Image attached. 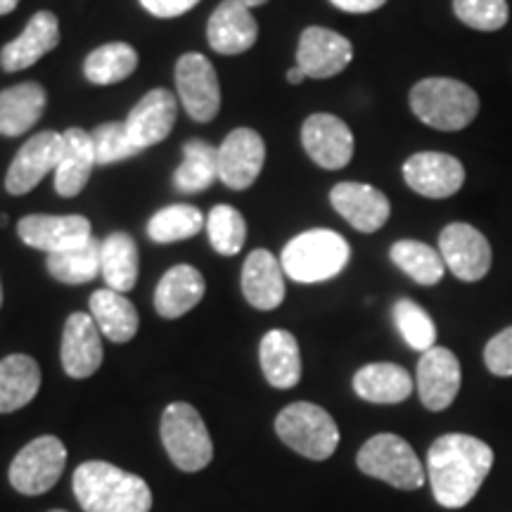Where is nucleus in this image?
<instances>
[{
	"instance_id": "e433bc0d",
	"label": "nucleus",
	"mask_w": 512,
	"mask_h": 512,
	"mask_svg": "<svg viewBox=\"0 0 512 512\" xmlns=\"http://www.w3.org/2000/svg\"><path fill=\"white\" fill-rule=\"evenodd\" d=\"M207 233L209 242L216 252L223 256L240 254L247 240V223L245 216L230 204H219L209 211L207 216Z\"/></svg>"
},
{
	"instance_id": "4c0bfd02",
	"label": "nucleus",
	"mask_w": 512,
	"mask_h": 512,
	"mask_svg": "<svg viewBox=\"0 0 512 512\" xmlns=\"http://www.w3.org/2000/svg\"><path fill=\"white\" fill-rule=\"evenodd\" d=\"M392 313L396 328H399L401 337L406 339L408 347L422 351V354L437 347V325H434L432 316L420 304H415L413 299H399Z\"/></svg>"
},
{
	"instance_id": "f3484780",
	"label": "nucleus",
	"mask_w": 512,
	"mask_h": 512,
	"mask_svg": "<svg viewBox=\"0 0 512 512\" xmlns=\"http://www.w3.org/2000/svg\"><path fill=\"white\" fill-rule=\"evenodd\" d=\"M266 162L264 138L252 128H235L219 150V178L230 190H247Z\"/></svg>"
},
{
	"instance_id": "2eb2a0df",
	"label": "nucleus",
	"mask_w": 512,
	"mask_h": 512,
	"mask_svg": "<svg viewBox=\"0 0 512 512\" xmlns=\"http://www.w3.org/2000/svg\"><path fill=\"white\" fill-rule=\"evenodd\" d=\"M330 204L358 233H377L392 216V204L387 195L368 183H337L330 190Z\"/></svg>"
},
{
	"instance_id": "ea45409f",
	"label": "nucleus",
	"mask_w": 512,
	"mask_h": 512,
	"mask_svg": "<svg viewBox=\"0 0 512 512\" xmlns=\"http://www.w3.org/2000/svg\"><path fill=\"white\" fill-rule=\"evenodd\" d=\"M93 138V150H95V162L107 166L124 162V159L138 155V147L131 143L128 138L126 124H117V121H110V124H100L91 133Z\"/></svg>"
},
{
	"instance_id": "79ce46f5",
	"label": "nucleus",
	"mask_w": 512,
	"mask_h": 512,
	"mask_svg": "<svg viewBox=\"0 0 512 512\" xmlns=\"http://www.w3.org/2000/svg\"><path fill=\"white\" fill-rule=\"evenodd\" d=\"M200 0H140V5L150 12V15L171 19L181 17L185 12H190Z\"/></svg>"
},
{
	"instance_id": "423d86ee",
	"label": "nucleus",
	"mask_w": 512,
	"mask_h": 512,
	"mask_svg": "<svg viewBox=\"0 0 512 512\" xmlns=\"http://www.w3.org/2000/svg\"><path fill=\"white\" fill-rule=\"evenodd\" d=\"M356 463L363 475L382 479L396 489L413 491L425 484L427 472L422 470L413 446L399 434L384 432L370 437L358 451Z\"/></svg>"
},
{
	"instance_id": "5701e85b",
	"label": "nucleus",
	"mask_w": 512,
	"mask_h": 512,
	"mask_svg": "<svg viewBox=\"0 0 512 512\" xmlns=\"http://www.w3.org/2000/svg\"><path fill=\"white\" fill-rule=\"evenodd\" d=\"M242 292L254 309L273 311L285 299V271L268 249H254L242 268Z\"/></svg>"
},
{
	"instance_id": "393cba45",
	"label": "nucleus",
	"mask_w": 512,
	"mask_h": 512,
	"mask_svg": "<svg viewBox=\"0 0 512 512\" xmlns=\"http://www.w3.org/2000/svg\"><path fill=\"white\" fill-rule=\"evenodd\" d=\"M48 105L41 83H17L0 91V136H22L38 124Z\"/></svg>"
},
{
	"instance_id": "7c9ffc66",
	"label": "nucleus",
	"mask_w": 512,
	"mask_h": 512,
	"mask_svg": "<svg viewBox=\"0 0 512 512\" xmlns=\"http://www.w3.org/2000/svg\"><path fill=\"white\" fill-rule=\"evenodd\" d=\"M102 278L114 292H131L138 283L140 254L136 240L128 233H112L100 242Z\"/></svg>"
},
{
	"instance_id": "4be33fe9",
	"label": "nucleus",
	"mask_w": 512,
	"mask_h": 512,
	"mask_svg": "<svg viewBox=\"0 0 512 512\" xmlns=\"http://www.w3.org/2000/svg\"><path fill=\"white\" fill-rule=\"evenodd\" d=\"M209 46L221 55H240L247 53L259 38V27L247 5L240 0H223V3L211 12L207 24Z\"/></svg>"
},
{
	"instance_id": "0eeeda50",
	"label": "nucleus",
	"mask_w": 512,
	"mask_h": 512,
	"mask_svg": "<svg viewBox=\"0 0 512 512\" xmlns=\"http://www.w3.org/2000/svg\"><path fill=\"white\" fill-rule=\"evenodd\" d=\"M162 441L171 463L183 472H200L214 458L209 430L190 403L176 401L162 415Z\"/></svg>"
},
{
	"instance_id": "a18cd8bd",
	"label": "nucleus",
	"mask_w": 512,
	"mask_h": 512,
	"mask_svg": "<svg viewBox=\"0 0 512 512\" xmlns=\"http://www.w3.org/2000/svg\"><path fill=\"white\" fill-rule=\"evenodd\" d=\"M19 0H0V15H10L17 8Z\"/></svg>"
},
{
	"instance_id": "09e8293b",
	"label": "nucleus",
	"mask_w": 512,
	"mask_h": 512,
	"mask_svg": "<svg viewBox=\"0 0 512 512\" xmlns=\"http://www.w3.org/2000/svg\"><path fill=\"white\" fill-rule=\"evenodd\" d=\"M50 512H67V510H50Z\"/></svg>"
},
{
	"instance_id": "f8f14e48",
	"label": "nucleus",
	"mask_w": 512,
	"mask_h": 512,
	"mask_svg": "<svg viewBox=\"0 0 512 512\" xmlns=\"http://www.w3.org/2000/svg\"><path fill=\"white\" fill-rule=\"evenodd\" d=\"M403 181L427 200H448L465 185V166L446 152H415L403 162Z\"/></svg>"
},
{
	"instance_id": "dca6fc26",
	"label": "nucleus",
	"mask_w": 512,
	"mask_h": 512,
	"mask_svg": "<svg viewBox=\"0 0 512 512\" xmlns=\"http://www.w3.org/2000/svg\"><path fill=\"white\" fill-rule=\"evenodd\" d=\"M17 235L24 245L41 249V252L57 254L67 252L91 240V221L86 216H50V214H31L17 223Z\"/></svg>"
},
{
	"instance_id": "1a4fd4ad",
	"label": "nucleus",
	"mask_w": 512,
	"mask_h": 512,
	"mask_svg": "<svg viewBox=\"0 0 512 512\" xmlns=\"http://www.w3.org/2000/svg\"><path fill=\"white\" fill-rule=\"evenodd\" d=\"M439 254L453 278L479 283L494 264V249L482 230L465 221H453L439 233Z\"/></svg>"
},
{
	"instance_id": "58836bf2",
	"label": "nucleus",
	"mask_w": 512,
	"mask_h": 512,
	"mask_svg": "<svg viewBox=\"0 0 512 512\" xmlns=\"http://www.w3.org/2000/svg\"><path fill=\"white\" fill-rule=\"evenodd\" d=\"M453 12L465 27L484 31L503 29L510 19V8L505 0H453Z\"/></svg>"
},
{
	"instance_id": "ddd939ff",
	"label": "nucleus",
	"mask_w": 512,
	"mask_h": 512,
	"mask_svg": "<svg viewBox=\"0 0 512 512\" xmlns=\"http://www.w3.org/2000/svg\"><path fill=\"white\" fill-rule=\"evenodd\" d=\"M302 145L311 162L325 171L344 169L354 157V133L335 114H311L302 126Z\"/></svg>"
},
{
	"instance_id": "f03ea898",
	"label": "nucleus",
	"mask_w": 512,
	"mask_h": 512,
	"mask_svg": "<svg viewBox=\"0 0 512 512\" xmlns=\"http://www.w3.org/2000/svg\"><path fill=\"white\" fill-rule=\"evenodd\" d=\"M74 496L86 512H150L145 479L105 460H88L74 472Z\"/></svg>"
},
{
	"instance_id": "49530a36",
	"label": "nucleus",
	"mask_w": 512,
	"mask_h": 512,
	"mask_svg": "<svg viewBox=\"0 0 512 512\" xmlns=\"http://www.w3.org/2000/svg\"><path fill=\"white\" fill-rule=\"evenodd\" d=\"M242 5H247V8H259V5H264L266 0H240Z\"/></svg>"
},
{
	"instance_id": "37998d69",
	"label": "nucleus",
	"mask_w": 512,
	"mask_h": 512,
	"mask_svg": "<svg viewBox=\"0 0 512 512\" xmlns=\"http://www.w3.org/2000/svg\"><path fill=\"white\" fill-rule=\"evenodd\" d=\"M330 3L349 15H368V12L380 10L387 0H330Z\"/></svg>"
},
{
	"instance_id": "cd10ccee",
	"label": "nucleus",
	"mask_w": 512,
	"mask_h": 512,
	"mask_svg": "<svg viewBox=\"0 0 512 512\" xmlns=\"http://www.w3.org/2000/svg\"><path fill=\"white\" fill-rule=\"evenodd\" d=\"M354 392L370 403H401L413 392V377L396 363H368L354 375Z\"/></svg>"
},
{
	"instance_id": "473e14b6",
	"label": "nucleus",
	"mask_w": 512,
	"mask_h": 512,
	"mask_svg": "<svg viewBox=\"0 0 512 512\" xmlns=\"http://www.w3.org/2000/svg\"><path fill=\"white\" fill-rule=\"evenodd\" d=\"M219 178V150L207 140H188L183 147V164L174 174L176 190L195 192L207 190Z\"/></svg>"
},
{
	"instance_id": "a878e982",
	"label": "nucleus",
	"mask_w": 512,
	"mask_h": 512,
	"mask_svg": "<svg viewBox=\"0 0 512 512\" xmlns=\"http://www.w3.org/2000/svg\"><path fill=\"white\" fill-rule=\"evenodd\" d=\"M261 370L275 389H292L302 380V354L292 332L271 330L259 347Z\"/></svg>"
},
{
	"instance_id": "de8ad7c7",
	"label": "nucleus",
	"mask_w": 512,
	"mask_h": 512,
	"mask_svg": "<svg viewBox=\"0 0 512 512\" xmlns=\"http://www.w3.org/2000/svg\"><path fill=\"white\" fill-rule=\"evenodd\" d=\"M0 306H3V285H0Z\"/></svg>"
},
{
	"instance_id": "f704fd0d",
	"label": "nucleus",
	"mask_w": 512,
	"mask_h": 512,
	"mask_svg": "<svg viewBox=\"0 0 512 512\" xmlns=\"http://www.w3.org/2000/svg\"><path fill=\"white\" fill-rule=\"evenodd\" d=\"M138 53L128 43H107L86 57L83 74L93 86H112L136 72Z\"/></svg>"
},
{
	"instance_id": "a211bd4d",
	"label": "nucleus",
	"mask_w": 512,
	"mask_h": 512,
	"mask_svg": "<svg viewBox=\"0 0 512 512\" xmlns=\"http://www.w3.org/2000/svg\"><path fill=\"white\" fill-rule=\"evenodd\" d=\"M460 361L451 349L432 347L418 363V394L422 406L439 413L446 411L460 392Z\"/></svg>"
},
{
	"instance_id": "b1692460",
	"label": "nucleus",
	"mask_w": 512,
	"mask_h": 512,
	"mask_svg": "<svg viewBox=\"0 0 512 512\" xmlns=\"http://www.w3.org/2000/svg\"><path fill=\"white\" fill-rule=\"evenodd\" d=\"M204 285L202 273L195 266L178 264L164 273L155 290V309L162 318H181L202 302Z\"/></svg>"
},
{
	"instance_id": "9b49d317",
	"label": "nucleus",
	"mask_w": 512,
	"mask_h": 512,
	"mask_svg": "<svg viewBox=\"0 0 512 512\" xmlns=\"http://www.w3.org/2000/svg\"><path fill=\"white\" fill-rule=\"evenodd\" d=\"M64 155V136L55 131H41L31 136L19 147L12 159L8 176H5V190L10 195H27L46 178L50 171H57Z\"/></svg>"
},
{
	"instance_id": "72a5a7b5",
	"label": "nucleus",
	"mask_w": 512,
	"mask_h": 512,
	"mask_svg": "<svg viewBox=\"0 0 512 512\" xmlns=\"http://www.w3.org/2000/svg\"><path fill=\"white\" fill-rule=\"evenodd\" d=\"M100 242L102 240H86L83 245L67 249V252L48 254V273L64 285H83L102 275V259H100Z\"/></svg>"
},
{
	"instance_id": "aec40b11",
	"label": "nucleus",
	"mask_w": 512,
	"mask_h": 512,
	"mask_svg": "<svg viewBox=\"0 0 512 512\" xmlns=\"http://www.w3.org/2000/svg\"><path fill=\"white\" fill-rule=\"evenodd\" d=\"M178 117V100L176 95L166 88H155L145 95L143 100L133 107L126 119V131L131 143L138 147L140 152L147 147L162 143L169 136L171 128L176 124Z\"/></svg>"
},
{
	"instance_id": "412c9836",
	"label": "nucleus",
	"mask_w": 512,
	"mask_h": 512,
	"mask_svg": "<svg viewBox=\"0 0 512 512\" xmlns=\"http://www.w3.org/2000/svg\"><path fill=\"white\" fill-rule=\"evenodd\" d=\"M60 43V22L53 12L41 10L29 19L27 29L0 50V67L5 72H22L46 57Z\"/></svg>"
},
{
	"instance_id": "6e6552de",
	"label": "nucleus",
	"mask_w": 512,
	"mask_h": 512,
	"mask_svg": "<svg viewBox=\"0 0 512 512\" xmlns=\"http://www.w3.org/2000/svg\"><path fill=\"white\" fill-rule=\"evenodd\" d=\"M67 448L57 437H38L17 453L10 465V484L24 496H41L60 482Z\"/></svg>"
},
{
	"instance_id": "bb28decb",
	"label": "nucleus",
	"mask_w": 512,
	"mask_h": 512,
	"mask_svg": "<svg viewBox=\"0 0 512 512\" xmlns=\"http://www.w3.org/2000/svg\"><path fill=\"white\" fill-rule=\"evenodd\" d=\"M64 136V155L55 171V190L62 197H76L86 188L88 178L93 174L95 150L91 133L83 128H67Z\"/></svg>"
},
{
	"instance_id": "c756f323",
	"label": "nucleus",
	"mask_w": 512,
	"mask_h": 512,
	"mask_svg": "<svg viewBox=\"0 0 512 512\" xmlns=\"http://www.w3.org/2000/svg\"><path fill=\"white\" fill-rule=\"evenodd\" d=\"M91 316L102 335L117 344L131 342L140 325L136 306L128 302L126 294L114 292L110 287L93 292Z\"/></svg>"
},
{
	"instance_id": "c9c22d12",
	"label": "nucleus",
	"mask_w": 512,
	"mask_h": 512,
	"mask_svg": "<svg viewBox=\"0 0 512 512\" xmlns=\"http://www.w3.org/2000/svg\"><path fill=\"white\" fill-rule=\"evenodd\" d=\"M202 226H207V219L200 209L192 204H171L152 216L147 223V235L159 245H169V242L192 238L200 233Z\"/></svg>"
},
{
	"instance_id": "4468645a",
	"label": "nucleus",
	"mask_w": 512,
	"mask_h": 512,
	"mask_svg": "<svg viewBox=\"0 0 512 512\" xmlns=\"http://www.w3.org/2000/svg\"><path fill=\"white\" fill-rule=\"evenodd\" d=\"M354 60V46L347 36L325 27L304 29L297 48V67L306 79H332Z\"/></svg>"
},
{
	"instance_id": "20e7f679",
	"label": "nucleus",
	"mask_w": 512,
	"mask_h": 512,
	"mask_svg": "<svg viewBox=\"0 0 512 512\" xmlns=\"http://www.w3.org/2000/svg\"><path fill=\"white\" fill-rule=\"evenodd\" d=\"M351 259V247L342 235L328 228H313L287 242L280 264L294 283H325L337 278Z\"/></svg>"
},
{
	"instance_id": "f257e3e1",
	"label": "nucleus",
	"mask_w": 512,
	"mask_h": 512,
	"mask_svg": "<svg viewBox=\"0 0 512 512\" xmlns=\"http://www.w3.org/2000/svg\"><path fill=\"white\" fill-rule=\"evenodd\" d=\"M494 467V451L470 434H444L427 453V475L439 505L463 508L477 496Z\"/></svg>"
},
{
	"instance_id": "c03bdc74",
	"label": "nucleus",
	"mask_w": 512,
	"mask_h": 512,
	"mask_svg": "<svg viewBox=\"0 0 512 512\" xmlns=\"http://www.w3.org/2000/svg\"><path fill=\"white\" fill-rule=\"evenodd\" d=\"M304 79H306V74L299 67H292L290 72H287V81H290L292 86H299V83H302Z\"/></svg>"
},
{
	"instance_id": "c85d7f7f",
	"label": "nucleus",
	"mask_w": 512,
	"mask_h": 512,
	"mask_svg": "<svg viewBox=\"0 0 512 512\" xmlns=\"http://www.w3.org/2000/svg\"><path fill=\"white\" fill-rule=\"evenodd\" d=\"M41 368L31 356L12 354L0 361V413H15L36 399Z\"/></svg>"
},
{
	"instance_id": "7ed1b4c3",
	"label": "nucleus",
	"mask_w": 512,
	"mask_h": 512,
	"mask_svg": "<svg viewBox=\"0 0 512 512\" xmlns=\"http://www.w3.org/2000/svg\"><path fill=\"white\" fill-rule=\"evenodd\" d=\"M408 102L422 124L444 133L463 131L477 119L482 107L475 88L451 76H430L418 81L411 88Z\"/></svg>"
},
{
	"instance_id": "6ab92c4d",
	"label": "nucleus",
	"mask_w": 512,
	"mask_h": 512,
	"mask_svg": "<svg viewBox=\"0 0 512 512\" xmlns=\"http://www.w3.org/2000/svg\"><path fill=\"white\" fill-rule=\"evenodd\" d=\"M102 366V332L88 313H72L62 332V368L74 380H86Z\"/></svg>"
},
{
	"instance_id": "9d476101",
	"label": "nucleus",
	"mask_w": 512,
	"mask_h": 512,
	"mask_svg": "<svg viewBox=\"0 0 512 512\" xmlns=\"http://www.w3.org/2000/svg\"><path fill=\"white\" fill-rule=\"evenodd\" d=\"M178 100L192 119L207 124L219 114L221 86L214 64L200 53H188L176 62Z\"/></svg>"
},
{
	"instance_id": "2f4dec72",
	"label": "nucleus",
	"mask_w": 512,
	"mask_h": 512,
	"mask_svg": "<svg viewBox=\"0 0 512 512\" xmlns=\"http://www.w3.org/2000/svg\"><path fill=\"white\" fill-rule=\"evenodd\" d=\"M389 259L394 261V266L399 268L413 280V283L432 287L439 285L444 280L446 264L441 259L439 249L420 240H399L394 242L389 249Z\"/></svg>"
},
{
	"instance_id": "39448f33",
	"label": "nucleus",
	"mask_w": 512,
	"mask_h": 512,
	"mask_svg": "<svg viewBox=\"0 0 512 512\" xmlns=\"http://www.w3.org/2000/svg\"><path fill=\"white\" fill-rule=\"evenodd\" d=\"M275 432L292 451L311 460H328L339 446V427L325 408L297 401L275 418Z\"/></svg>"
},
{
	"instance_id": "a19ab883",
	"label": "nucleus",
	"mask_w": 512,
	"mask_h": 512,
	"mask_svg": "<svg viewBox=\"0 0 512 512\" xmlns=\"http://www.w3.org/2000/svg\"><path fill=\"white\" fill-rule=\"evenodd\" d=\"M484 363L496 377H512V325L486 342Z\"/></svg>"
}]
</instances>
